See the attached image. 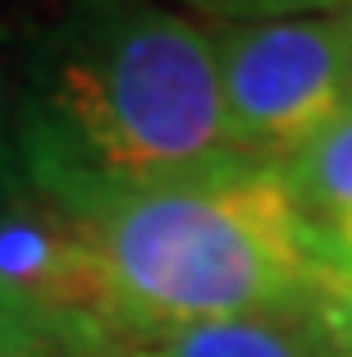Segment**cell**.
Returning <instances> with one entry per match:
<instances>
[{
  "instance_id": "4",
  "label": "cell",
  "mask_w": 352,
  "mask_h": 357,
  "mask_svg": "<svg viewBox=\"0 0 352 357\" xmlns=\"http://www.w3.org/2000/svg\"><path fill=\"white\" fill-rule=\"evenodd\" d=\"M284 183L293 192L307 238L325 275L352 271V110H343L325 133L284 160Z\"/></svg>"
},
{
  "instance_id": "7",
  "label": "cell",
  "mask_w": 352,
  "mask_h": 357,
  "mask_svg": "<svg viewBox=\"0 0 352 357\" xmlns=\"http://www.w3.org/2000/svg\"><path fill=\"white\" fill-rule=\"evenodd\" d=\"M55 348H83V344L64 339L60 330H51L46 321L19 312V307L0 303V357H46V353H55ZM87 353H92V348H87Z\"/></svg>"
},
{
  "instance_id": "10",
  "label": "cell",
  "mask_w": 352,
  "mask_h": 357,
  "mask_svg": "<svg viewBox=\"0 0 352 357\" xmlns=\"http://www.w3.org/2000/svg\"><path fill=\"white\" fill-rule=\"evenodd\" d=\"M348 110H352V64H348Z\"/></svg>"
},
{
  "instance_id": "3",
  "label": "cell",
  "mask_w": 352,
  "mask_h": 357,
  "mask_svg": "<svg viewBox=\"0 0 352 357\" xmlns=\"http://www.w3.org/2000/svg\"><path fill=\"white\" fill-rule=\"evenodd\" d=\"M215 69L234 147L284 165L348 110L352 5L215 23Z\"/></svg>"
},
{
  "instance_id": "9",
  "label": "cell",
  "mask_w": 352,
  "mask_h": 357,
  "mask_svg": "<svg viewBox=\"0 0 352 357\" xmlns=\"http://www.w3.org/2000/svg\"><path fill=\"white\" fill-rule=\"evenodd\" d=\"M114 353V348H110ZM46 357H105V353H87V348H55V353H46Z\"/></svg>"
},
{
  "instance_id": "8",
  "label": "cell",
  "mask_w": 352,
  "mask_h": 357,
  "mask_svg": "<svg viewBox=\"0 0 352 357\" xmlns=\"http://www.w3.org/2000/svg\"><path fill=\"white\" fill-rule=\"evenodd\" d=\"M316 316H321V330L330 339L334 357H352V271L348 275H325L316 284Z\"/></svg>"
},
{
  "instance_id": "1",
  "label": "cell",
  "mask_w": 352,
  "mask_h": 357,
  "mask_svg": "<svg viewBox=\"0 0 352 357\" xmlns=\"http://www.w3.org/2000/svg\"><path fill=\"white\" fill-rule=\"evenodd\" d=\"M215 37L165 0H69L19 87V165L37 202L83 220L146 188L243 165Z\"/></svg>"
},
{
  "instance_id": "5",
  "label": "cell",
  "mask_w": 352,
  "mask_h": 357,
  "mask_svg": "<svg viewBox=\"0 0 352 357\" xmlns=\"http://www.w3.org/2000/svg\"><path fill=\"white\" fill-rule=\"evenodd\" d=\"M165 5L188 10L192 19L206 14L215 23H252V19H284V14H321L352 5V0H165Z\"/></svg>"
},
{
  "instance_id": "2",
  "label": "cell",
  "mask_w": 352,
  "mask_h": 357,
  "mask_svg": "<svg viewBox=\"0 0 352 357\" xmlns=\"http://www.w3.org/2000/svg\"><path fill=\"white\" fill-rule=\"evenodd\" d=\"M73 220V215H69ZM119 344L284 312L316 298L321 261L270 160L146 188L78 220Z\"/></svg>"
},
{
  "instance_id": "6",
  "label": "cell",
  "mask_w": 352,
  "mask_h": 357,
  "mask_svg": "<svg viewBox=\"0 0 352 357\" xmlns=\"http://www.w3.org/2000/svg\"><path fill=\"white\" fill-rule=\"evenodd\" d=\"M19 197H28L19 165V92L10 87V69H5V51H0V206Z\"/></svg>"
}]
</instances>
